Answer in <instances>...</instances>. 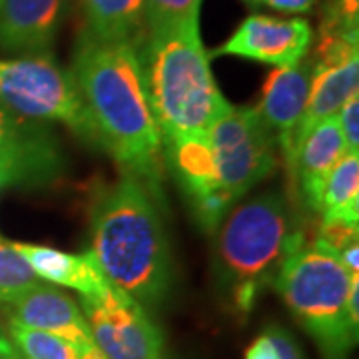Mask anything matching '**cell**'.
<instances>
[{"mask_svg": "<svg viewBox=\"0 0 359 359\" xmlns=\"http://www.w3.org/2000/svg\"><path fill=\"white\" fill-rule=\"evenodd\" d=\"M72 78L104 146L126 174L154 184L162 162V136L148 102L140 52L106 44L84 32Z\"/></svg>", "mask_w": 359, "mask_h": 359, "instance_id": "cell-1", "label": "cell"}, {"mask_svg": "<svg viewBox=\"0 0 359 359\" xmlns=\"http://www.w3.org/2000/svg\"><path fill=\"white\" fill-rule=\"evenodd\" d=\"M108 282L158 308L172 285V254L166 228L150 188L122 176L102 188L92 205V250Z\"/></svg>", "mask_w": 359, "mask_h": 359, "instance_id": "cell-2", "label": "cell"}, {"mask_svg": "<svg viewBox=\"0 0 359 359\" xmlns=\"http://www.w3.org/2000/svg\"><path fill=\"white\" fill-rule=\"evenodd\" d=\"M140 58L148 102L162 138L208 134L231 106L212 76L198 25L148 36Z\"/></svg>", "mask_w": 359, "mask_h": 359, "instance_id": "cell-3", "label": "cell"}, {"mask_svg": "<svg viewBox=\"0 0 359 359\" xmlns=\"http://www.w3.org/2000/svg\"><path fill=\"white\" fill-rule=\"evenodd\" d=\"M306 245L280 194H266L238 208L219 233L216 271L236 308L250 311L264 285L276 280L285 259Z\"/></svg>", "mask_w": 359, "mask_h": 359, "instance_id": "cell-4", "label": "cell"}, {"mask_svg": "<svg viewBox=\"0 0 359 359\" xmlns=\"http://www.w3.org/2000/svg\"><path fill=\"white\" fill-rule=\"evenodd\" d=\"M351 276L332 254L304 245L285 259L276 276V287L323 353V359H347L358 344V330L349 321Z\"/></svg>", "mask_w": 359, "mask_h": 359, "instance_id": "cell-5", "label": "cell"}, {"mask_svg": "<svg viewBox=\"0 0 359 359\" xmlns=\"http://www.w3.org/2000/svg\"><path fill=\"white\" fill-rule=\"evenodd\" d=\"M0 108L30 122H62L80 138L98 144L76 82L52 58H0Z\"/></svg>", "mask_w": 359, "mask_h": 359, "instance_id": "cell-6", "label": "cell"}, {"mask_svg": "<svg viewBox=\"0 0 359 359\" xmlns=\"http://www.w3.org/2000/svg\"><path fill=\"white\" fill-rule=\"evenodd\" d=\"M216 170L231 202L240 200L276 170L273 132L256 108L230 106L208 130Z\"/></svg>", "mask_w": 359, "mask_h": 359, "instance_id": "cell-7", "label": "cell"}, {"mask_svg": "<svg viewBox=\"0 0 359 359\" xmlns=\"http://www.w3.org/2000/svg\"><path fill=\"white\" fill-rule=\"evenodd\" d=\"M92 341L104 359H166L164 335L136 299L108 285L96 297H80Z\"/></svg>", "mask_w": 359, "mask_h": 359, "instance_id": "cell-8", "label": "cell"}, {"mask_svg": "<svg viewBox=\"0 0 359 359\" xmlns=\"http://www.w3.org/2000/svg\"><path fill=\"white\" fill-rule=\"evenodd\" d=\"M65 174V154L48 128L0 108V188H44Z\"/></svg>", "mask_w": 359, "mask_h": 359, "instance_id": "cell-9", "label": "cell"}, {"mask_svg": "<svg viewBox=\"0 0 359 359\" xmlns=\"http://www.w3.org/2000/svg\"><path fill=\"white\" fill-rule=\"evenodd\" d=\"M162 152L202 228L214 231L233 204L224 192L208 134L162 138Z\"/></svg>", "mask_w": 359, "mask_h": 359, "instance_id": "cell-10", "label": "cell"}, {"mask_svg": "<svg viewBox=\"0 0 359 359\" xmlns=\"http://www.w3.org/2000/svg\"><path fill=\"white\" fill-rule=\"evenodd\" d=\"M311 44V26L304 18H276L252 14L214 56H240L262 65L287 68L299 65Z\"/></svg>", "mask_w": 359, "mask_h": 359, "instance_id": "cell-11", "label": "cell"}, {"mask_svg": "<svg viewBox=\"0 0 359 359\" xmlns=\"http://www.w3.org/2000/svg\"><path fill=\"white\" fill-rule=\"evenodd\" d=\"M13 318L16 323L26 327L40 330L46 334L58 335L72 346L88 349L94 346L90 334L88 321L84 318L78 304L65 292L39 283L30 292H26L13 306Z\"/></svg>", "mask_w": 359, "mask_h": 359, "instance_id": "cell-12", "label": "cell"}, {"mask_svg": "<svg viewBox=\"0 0 359 359\" xmlns=\"http://www.w3.org/2000/svg\"><path fill=\"white\" fill-rule=\"evenodd\" d=\"M359 90V54L346 62L332 66L311 65V88H309L308 104L304 114L295 126L292 138L282 152L285 156L287 166H292L294 156L299 144L309 134V130L321 120L337 116L341 106L351 98L358 96Z\"/></svg>", "mask_w": 359, "mask_h": 359, "instance_id": "cell-13", "label": "cell"}, {"mask_svg": "<svg viewBox=\"0 0 359 359\" xmlns=\"http://www.w3.org/2000/svg\"><path fill=\"white\" fill-rule=\"evenodd\" d=\"M62 0H0V50L40 56L52 46Z\"/></svg>", "mask_w": 359, "mask_h": 359, "instance_id": "cell-14", "label": "cell"}, {"mask_svg": "<svg viewBox=\"0 0 359 359\" xmlns=\"http://www.w3.org/2000/svg\"><path fill=\"white\" fill-rule=\"evenodd\" d=\"M311 88V62L276 68L268 74L256 110L266 122L282 150L294 134Z\"/></svg>", "mask_w": 359, "mask_h": 359, "instance_id": "cell-15", "label": "cell"}, {"mask_svg": "<svg viewBox=\"0 0 359 359\" xmlns=\"http://www.w3.org/2000/svg\"><path fill=\"white\" fill-rule=\"evenodd\" d=\"M346 152V142L337 124V116L321 120L299 144L290 172L297 180L302 200L308 208L316 212L320 210L325 180Z\"/></svg>", "mask_w": 359, "mask_h": 359, "instance_id": "cell-16", "label": "cell"}, {"mask_svg": "<svg viewBox=\"0 0 359 359\" xmlns=\"http://www.w3.org/2000/svg\"><path fill=\"white\" fill-rule=\"evenodd\" d=\"M11 245L25 257L26 264L39 278L54 285L76 290L80 297H96L104 294L110 285L92 252L68 254L48 245L16 244V242H11Z\"/></svg>", "mask_w": 359, "mask_h": 359, "instance_id": "cell-17", "label": "cell"}, {"mask_svg": "<svg viewBox=\"0 0 359 359\" xmlns=\"http://www.w3.org/2000/svg\"><path fill=\"white\" fill-rule=\"evenodd\" d=\"M82 11L90 39L140 52L146 40L144 0H82Z\"/></svg>", "mask_w": 359, "mask_h": 359, "instance_id": "cell-18", "label": "cell"}, {"mask_svg": "<svg viewBox=\"0 0 359 359\" xmlns=\"http://www.w3.org/2000/svg\"><path fill=\"white\" fill-rule=\"evenodd\" d=\"M321 222H359V152H346L325 180L321 192Z\"/></svg>", "mask_w": 359, "mask_h": 359, "instance_id": "cell-19", "label": "cell"}, {"mask_svg": "<svg viewBox=\"0 0 359 359\" xmlns=\"http://www.w3.org/2000/svg\"><path fill=\"white\" fill-rule=\"evenodd\" d=\"M8 335L22 359H80L84 351L58 335L26 327L13 320L8 325Z\"/></svg>", "mask_w": 359, "mask_h": 359, "instance_id": "cell-20", "label": "cell"}, {"mask_svg": "<svg viewBox=\"0 0 359 359\" xmlns=\"http://www.w3.org/2000/svg\"><path fill=\"white\" fill-rule=\"evenodd\" d=\"M202 0H144L146 39L198 25Z\"/></svg>", "mask_w": 359, "mask_h": 359, "instance_id": "cell-21", "label": "cell"}, {"mask_svg": "<svg viewBox=\"0 0 359 359\" xmlns=\"http://www.w3.org/2000/svg\"><path fill=\"white\" fill-rule=\"evenodd\" d=\"M39 283V276L30 269L25 257L14 250L11 242L0 240V304L13 306Z\"/></svg>", "mask_w": 359, "mask_h": 359, "instance_id": "cell-22", "label": "cell"}, {"mask_svg": "<svg viewBox=\"0 0 359 359\" xmlns=\"http://www.w3.org/2000/svg\"><path fill=\"white\" fill-rule=\"evenodd\" d=\"M321 28L358 39L359 0H327Z\"/></svg>", "mask_w": 359, "mask_h": 359, "instance_id": "cell-23", "label": "cell"}, {"mask_svg": "<svg viewBox=\"0 0 359 359\" xmlns=\"http://www.w3.org/2000/svg\"><path fill=\"white\" fill-rule=\"evenodd\" d=\"M337 124L346 142L347 152L359 150V94L351 96L337 112Z\"/></svg>", "mask_w": 359, "mask_h": 359, "instance_id": "cell-24", "label": "cell"}, {"mask_svg": "<svg viewBox=\"0 0 359 359\" xmlns=\"http://www.w3.org/2000/svg\"><path fill=\"white\" fill-rule=\"evenodd\" d=\"M266 335H268V339L276 347L280 359H306L304 353H302V349H299V346H297V341L292 337V334H287L280 325L268 327Z\"/></svg>", "mask_w": 359, "mask_h": 359, "instance_id": "cell-25", "label": "cell"}, {"mask_svg": "<svg viewBox=\"0 0 359 359\" xmlns=\"http://www.w3.org/2000/svg\"><path fill=\"white\" fill-rule=\"evenodd\" d=\"M318 0H256V4L269 6L278 13H290V14H304L309 13L316 6Z\"/></svg>", "mask_w": 359, "mask_h": 359, "instance_id": "cell-26", "label": "cell"}, {"mask_svg": "<svg viewBox=\"0 0 359 359\" xmlns=\"http://www.w3.org/2000/svg\"><path fill=\"white\" fill-rule=\"evenodd\" d=\"M244 359H280L273 344L268 339V335H259L256 341H252V346L245 349Z\"/></svg>", "mask_w": 359, "mask_h": 359, "instance_id": "cell-27", "label": "cell"}, {"mask_svg": "<svg viewBox=\"0 0 359 359\" xmlns=\"http://www.w3.org/2000/svg\"><path fill=\"white\" fill-rule=\"evenodd\" d=\"M0 359H22L18 349L14 347L11 335H6L0 330Z\"/></svg>", "mask_w": 359, "mask_h": 359, "instance_id": "cell-28", "label": "cell"}, {"mask_svg": "<svg viewBox=\"0 0 359 359\" xmlns=\"http://www.w3.org/2000/svg\"><path fill=\"white\" fill-rule=\"evenodd\" d=\"M244 2H248V4H256V0H244Z\"/></svg>", "mask_w": 359, "mask_h": 359, "instance_id": "cell-29", "label": "cell"}]
</instances>
